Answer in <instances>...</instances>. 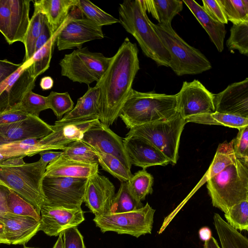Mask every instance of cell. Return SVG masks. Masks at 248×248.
Listing matches in <instances>:
<instances>
[{"instance_id":"6da1fadb","label":"cell","mask_w":248,"mask_h":248,"mask_svg":"<svg viewBox=\"0 0 248 248\" xmlns=\"http://www.w3.org/2000/svg\"><path fill=\"white\" fill-rule=\"evenodd\" d=\"M139 69L137 45L126 37L111 57L107 69L95 84L101 92L100 122L109 126L116 122L132 90Z\"/></svg>"},{"instance_id":"7a4b0ae2","label":"cell","mask_w":248,"mask_h":248,"mask_svg":"<svg viewBox=\"0 0 248 248\" xmlns=\"http://www.w3.org/2000/svg\"><path fill=\"white\" fill-rule=\"evenodd\" d=\"M143 0H125L118 7L119 20L138 42L143 53L158 66L169 67L170 57L148 18Z\"/></svg>"},{"instance_id":"3957f363","label":"cell","mask_w":248,"mask_h":248,"mask_svg":"<svg viewBox=\"0 0 248 248\" xmlns=\"http://www.w3.org/2000/svg\"><path fill=\"white\" fill-rule=\"evenodd\" d=\"M177 112L176 96L132 89L119 114L130 129L145 124L167 119Z\"/></svg>"},{"instance_id":"277c9868","label":"cell","mask_w":248,"mask_h":248,"mask_svg":"<svg viewBox=\"0 0 248 248\" xmlns=\"http://www.w3.org/2000/svg\"><path fill=\"white\" fill-rule=\"evenodd\" d=\"M213 206L225 213L248 199V159L237 158L218 173L207 180Z\"/></svg>"},{"instance_id":"5b68a950","label":"cell","mask_w":248,"mask_h":248,"mask_svg":"<svg viewBox=\"0 0 248 248\" xmlns=\"http://www.w3.org/2000/svg\"><path fill=\"white\" fill-rule=\"evenodd\" d=\"M47 165L39 160L18 166L5 165L0 162V185L16 193L40 214L46 204L42 181Z\"/></svg>"},{"instance_id":"8992f818","label":"cell","mask_w":248,"mask_h":248,"mask_svg":"<svg viewBox=\"0 0 248 248\" xmlns=\"http://www.w3.org/2000/svg\"><path fill=\"white\" fill-rule=\"evenodd\" d=\"M152 25L169 52V67L176 75H196L211 69V64L207 58L199 50L186 42L171 25L153 23Z\"/></svg>"},{"instance_id":"52a82bcc","label":"cell","mask_w":248,"mask_h":248,"mask_svg":"<svg viewBox=\"0 0 248 248\" xmlns=\"http://www.w3.org/2000/svg\"><path fill=\"white\" fill-rule=\"evenodd\" d=\"M186 123L177 111L167 119L134 127L126 136L137 137L148 142L174 165L178 160L180 137Z\"/></svg>"},{"instance_id":"ba28073f","label":"cell","mask_w":248,"mask_h":248,"mask_svg":"<svg viewBox=\"0 0 248 248\" xmlns=\"http://www.w3.org/2000/svg\"><path fill=\"white\" fill-rule=\"evenodd\" d=\"M111 57L90 51L87 47L65 54L59 65L61 75L74 82L88 85L99 81L107 69Z\"/></svg>"},{"instance_id":"9c48e42d","label":"cell","mask_w":248,"mask_h":248,"mask_svg":"<svg viewBox=\"0 0 248 248\" xmlns=\"http://www.w3.org/2000/svg\"><path fill=\"white\" fill-rule=\"evenodd\" d=\"M155 211L147 202L140 209L95 217L93 221L103 233L112 231L138 238L143 235L151 234Z\"/></svg>"},{"instance_id":"30bf717a","label":"cell","mask_w":248,"mask_h":248,"mask_svg":"<svg viewBox=\"0 0 248 248\" xmlns=\"http://www.w3.org/2000/svg\"><path fill=\"white\" fill-rule=\"evenodd\" d=\"M88 178L44 176L42 189L46 204L79 208L84 202Z\"/></svg>"},{"instance_id":"8fae6325","label":"cell","mask_w":248,"mask_h":248,"mask_svg":"<svg viewBox=\"0 0 248 248\" xmlns=\"http://www.w3.org/2000/svg\"><path fill=\"white\" fill-rule=\"evenodd\" d=\"M214 94L198 80L184 81L176 94L177 111L185 120L199 114L213 113Z\"/></svg>"},{"instance_id":"7c38bea8","label":"cell","mask_w":248,"mask_h":248,"mask_svg":"<svg viewBox=\"0 0 248 248\" xmlns=\"http://www.w3.org/2000/svg\"><path fill=\"white\" fill-rule=\"evenodd\" d=\"M102 27L85 17L75 18L69 15L56 39L58 49L80 48L86 42L103 39Z\"/></svg>"},{"instance_id":"4fadbf2b","label":"cell","mask_w":248,"mask_h":248,"mask_svg":"<svg viewBox=\"0 0 248 248\" xmlns=\"http://www.w3.org/2000/svg\"><path fill=\"white\" fill-rule=\"evenodd\" d=\"M92 148L117 157L128 169L132 164L125 149L123 139L109 126L99 122L90 128L80 140Z\"/></svg>"},{"instance_id":"5bb4252c","label":"cell","mask_w":248,"mask_h":248,"mask_svg":"<svg viewBox=\"0 0 248 248\" xmlns=\"http://www.w3.org/2000/svg\"><path fill=\"white\" fill-rule=\"evenodd\" d=\"M39 231L50 236H57L66 230L77 227L84 220L81 208H67L44 205L40 211Z\"/></svg>"},{"instance_id":"9a60e30c","label":"cell","mask_w":248,"mask_h":248,"mask_svg":"<svg viewBox=\"0 0 248 248\" xmlns=\"http://www.w3.org/2000/svg\"><path fill=\"white\" fill-rule=\"evenodd\" d=\"M115 187L106 176L97 172L87 179L84 202L98 217L110 213Z\"/></svg>"},{"instance_id":"2e32d148","label":"cell","mask_w":248,"mask_h":248,"mask_svg":"<svg viewBox=\"0 0 248 248\" xmlns=\"http://www.w3.org/2000/svg\"><path fill=\"white\" fill-rule=\"evenodd\" d=\"M215 111L248 118V78L214 94Z\"/></svg>"},{"instance_id":"e0dca14e","label":"cell","mask_w":248,"mask_h":248,"mask_svg":"<svg viewBox=\"0 0 248 248\" xmlns=\"http://www.w3.org/2000/svg\"><path fill=\"white\" fill-rule=\"evenodd\" d=\"M53 131L52 125L39 117L29 115L20 121L0 124V144L28 139H42Z\"/></svg>"},{"instance_id":"ac0fdd59","label":"cell","mask_w":248,"mask_h":248,"mask_svg":"<svg viewBox=\"0 0 248 248\" xmlns=\"http://www.w3.org/2000/svg\"><path fill=\"white\" fill-rule=\"evenodd\" d=\"M123 142L132 165L146 169L151 166H166L170 163L158 149L140 138L126 136Z\"/></svg>"},{"instance_id":"d6986e66","label":"cell","mask_w":248,"mask_h":248,"mask_svg":"<svg viewBox=\"0 0 248 248\" xmlns=\"http://www.w3.org/2000/svg\"><path fill=\"white\" fill-rule=\"evenodd\" d=\"M98 119L59 123L52 125L53 131L46 136L50 150L63 151L66 146L77 140H80L90 128L99 123Z\"/></svg>"},{"instance_id":"ffe728a7","label":"cell","mask_w":248,"mask_h":248,"mask_svg":"<svg viewBox=\"0 0 248 248\" xmlns=\"http://www.w3.org/2000/svg\"><path fill=\"white\" fill-rule=\"evenodd\" d=\"M9 245H25L39 231L40 221L8 213L0 217Z\"/></svg>"},{"instance_id":"44dd1931","label":"cell","mask_w":248,"mask_h":248,"mask_svg":"<svg viewBox=\"0 0 248 248\" xmlns=\"http://www.w3.org/2000/svg\"><path fill=\"white\" fill-rule=\"evenodd\" d=\"M101 112V97L100 88L88 86L84 94L78 99L76 106L64 115L59 123L98 119Z\"/></svg>"},{"instance_id":"7402d4cb","label":"cell","mask_w":248,"mask_h":248,"mask_svg":"<svg viewBox=\"0 0 248 248\" xmlns=\"http://www.w3.org/2000/svg\"><path fill=\"white\" fill-rule=\"evenodd\" d=\"M98 164H87L59 157L46 166L44 176L88 178L98 171Z\"/></svg>"},{"instance_id":"603a6c76","label":"cell","mask_w":248,"mask_h":248,"mask_svg":"<svg viewBox=\"0 0 248 248\" xmlns=\"http://www.w3.org/2000/svg\"><path fill=\"white\" fill-rule=\"evenodd\" d=\"M34 11L41 12L46 18L53 34L69 16V11L76 4L77 0H35Z\"/></svg>"},{"instance_id":"cb8c5ba5","label":"cell","mask_w":248,"mask_h":248,"mask_svg":"<svg viewBox=\"0 0 248 248\" xmlns=\"http://www.w3.org/2000/svg\"><path fill=\"white\" fill-rule=\"evenodd\" d=\"M31 0H9L11 10L9 36L7 42L11 45L16 42H22L30 19L29 12Z\"/></svg>"},{"instance_id":"d4e9b609","label":"cell","mask_w":248,"mask_h":248,"mask_svg":"<svg viewBox=\"0 0 248 248\" xmlns=\"http://www.w3.org/2000/svg\"><path fill=\"white\" fill-rule=\"evenodd\" d=\"M208 33L217 50L221 52L224 49V41L226 31L224 24L211 18L195 0H183Z\"/></svg>"},{"instance_id":"484cf974","label":"cell","mask_w":248,"mask_h":248,"mask_svg":"<svg viewBox=\"0 0 248 248\" xmlns=\"http://www.w3.org/2000/svg\"><path fill=\"white\" fill-rule=\"evenodd\" d=\"M35 80L36 78L32 77L28 67L12 86L0 96V112L16 106L24 94L33 89Z\"/></svg>"},{"instance_id":"4316f807","label":"cell","mask_w":248,"mask_h":248,"mask_svg":"<svg viewBox=\"0 0 248 248\" xmlns=\"http://www.w3.org/2000/svg\"><path fill=\"white\" fill-rule=\"evenodd\" d=\"M146 11L151 13L159 24L171 25L173 18L183 7V0H143Z\"/></svg>"},{"instance_id":"83f0119b","label":"cell","mask_w":248,"mask_h":248,"mask_svg":"<svg viewBox=\"0 0 248 248\" xmlns=\"http://www.w3.org/2000/svg\"><path fill=\"white\" fill-rule=\"evenodd\" d=\"M213 223L220 241L221 248H248V239L232 227L217 213Z\"/></svg>"},{"instance_id":"f1b7e54d","label":"cell","mask_w":248,"mask_h":248,"mask_svg":"<svg viewBox=\"0 0 248 248\" xmlns=\"http://www.w3.org/2000/svg\"><path fill=\"white\" fill-rule=\"evenodd\" d=\"M186 122L206 124H217L232 128H239L248 125V118L245 117L214 112L204 113L189 117Z\"/></svg>"},{"instance_id":"f546056e","label":"cell","mask_w":248,"mask_h":248,"mask_svg":"<svg viewBox=\"0 0 248 248\" xmlns=\"http://www.w3.org/2000/svg\"><path fill=\"white\" fill-rule=\"evenodd\" d=\"M66 20L53 33L45 45L34 54L32 58L33 63L29 67V71L33 78L36 79L38 76L41 75L48 69L52 57L54 43Z\"/></svg>"},{"instance_id":"4dcf8cb0","label":"cell","mask_w":248,"mask_h":248,"mask_svg":"<svg viewBox=\"0 0 248 248\" xmlns=\"http://www.w3.org/2000/svg\"><path fill=\"white\" fill-rule=\"evenodd\" d=\"M236 157L233 148V141H227L219 144L213 161L206 175V180L214 176L233 163Z\"/></svg>"},{"instance_id":"1f68e13d","label":"cell","mask_w":248,"mask_h":248,"mask_svg":"<svg viewBox=\"0 0 248 248\" xmlns=\"http://www.w3.org/2000/svg\"><path fill=\"white\" fill-rule=\"evenodd\" d=\"M154 178L145 169L136 172L126 182L128 188L138 202H141L149 194H152Z\"/></svg>"},{"instance_id":"d6a6232c","label":"cell","mask_w":248,"mask_h":248,"mask_svg":"<svg viewBox=\"0 0 248 248\" xmlns=\"http://www.w3.org/2000/svg\"><path fill=\"white\" fill-rule=\"evenodd\" d=\"M60 157L87 164H98V158L90 146L81 140L68 144L62 151Z\"/></svg>"},{"instance_id":"836d02e7","label":"cell","mask_w":248,"mask_h":248,"mask_svg":"<svg viewBox=\"0 0 248 248\" xmlns=\"http://www.w3.org/2000/svg\"><path fill=\"white\" fill-rule=\"evenodd\" d=\"M75 6L86 18L99 26L120 23L118 19L105 12L89 0H77Z\"/></svg>"},{"instance_id":"e575fe53","label":"cell","mask_w":248,"mask_h":248,"mask_svg":"<svg viewBox=\"0 0 248 248\" xmlns=\"http://www.w3.org/2000/svg\"><path fill=\"white\" fill-rule=\"evenodd\" d=\"M45 16L41 12L34 11L30 19V25L22 43L25 48L24 62L31 59L35 53L36 41L41 33Z\"/></svg>"},{"instance_id":"d590c367","label":"cell","mask_w":248,"mask_h":248,"mask_svg":"<svg viewBox=\"0 0 248 248\" xmlns=\"http://www.w3.org/2000/svg\"><path fill=\"white\" fill-rule=\"evenodd\" d=\"M96 155L98 164L102 169L122 182H127L133 175L117 157L97 151L91 147Z\"/></svg>"},{"instance_id":"8d00e7d4","label":"cell","mask_w":248,"mask_h":248,"mask_svg":"<svg viewBox=\"0 0 248 248\" xmlns=\"http://www.w3.org/2000/svg\"><path fill=\"white\" fill-rule=\"evenodd\" d=\"M143 206L141 202L137 201L132 195L128 188L126 182H122L117 193L114 196L110 213L129 212L140 209Z\"/></svg>"},{"instance_id":"74e56055","label":"cell","mask_w":248,"mask_h":248,"mask_svg":"<svg viewBox=\"0 0 248 248\" xmlns=\"http://www.w3.org/2000/svg\"><path fill=\"white\" fill-rule=\"evenodd\" d=\"M228 21L233 24L248 22V0H217Z\"/></svg>"},{"instance_id":"f35d334b","label":"cell","mask_w":248,"mask_h":248,"mask_svg":"<svg viewBox=\"0 0 248 248\" xmlns=\"http://www.w3.org/2000/svg\"><path fill=\"white\" fill-rule=\"evenodd\" d=\"M226 46L231 51L238 50L245 55L248 54V22L233 24Z\"/></svg>"},{"instance_id":"ab89813d","label":"cell","mask_w":248,"mask_h":248,"mask_svg":"<svg viewBox=\"0 0 248 248\" xmlns=\"http://www.w3.org/2000/svg\"><path fill=\"white\" fill-rule=\"evenodd\" d=\"M7 205L9 213L18 216L31 217L40 221V215L36 209L10 189L7 196Z\"/></svg>"},{"instance_id":"60d3db41","label":"cell","mask_w":248,"mask_h":248,"mask_svg":"<svg viewBox=\"0 0 248 248\" xmlns=\"http://www.w3.org/2000/svg\"><path fill=\"white\" fill-rule=\"evenodd\" d=\"M14 108L28 115L37 117L42 111L48 109L46 97L35 93L32 91L27 92L20 102Z\"/></svg>"},{"instance_id":"b9f144b4","label":"cell","mask_w":248,"mask_h":248,"mask_svg":"<svg viewBox=\"0 0 248 248\" xmlns=\"http://www.w3.org/2000/svg\"><path fill=\"white\" fill-rule=\"evenodd\" d=\"M226 222L236 230H248V199L231 207L225 213Z\"/></svg>"},{"instance_id":"7bdbcfd3","label":"cell","mask_w":248,"mask_h":248,"mask_svg":"<svg viewBox=\"0 0 248 248\" xmlns=\"http://www.w3.org/2000/svg\"><path fill=\"white\" fill-rule=\"evenodd\" d=\"M46 101L48 108L52 110L58 121L74 108V103L68 92L52 91L46 96Z\"/></svg>"},{"instance_id":"ee69618b","label":"cell","mask_w":248,"mask_h":248,"mask_svg":"<svg viewBox=\"0 0 248 248\" xmlns=\"http://www.w3.org/2000/svg\"><path fill=\"white\" fill-rule=\"evenodd\" d=\"M232 140L233 148L236 158L248 159V125L239 128Z\"/></svg>"},{"instance_id":"f6af8a7d","label":"cell","mask_w":248,"mask_h":248,"mask_svg":"<svg viewBox=\"0 0 248 248\" xmlns=\"http://www.w3.org/2000/svg\"><path fill=\"white\" fill-rule=\"evenodd\" d=\"M62 237L63 248H86L83 237L77 227L66 230Z\"/></svg>"},{"instance_id":"bcb514c9","label":"cell","mask_w":248,"mask_h":248,"mask_svg":"<svg viewBox=\"0 0 248 248\" xmlns=\"http://www.w3.org/2000/svg\"><path fill=\"white\" fill-rule=\"evenodd\" d=\"M202 8L214 20L223 24H227L225 15L217 0H202Z\"/></svg>"},{"instance_id":"7dc6e473","label":"cell","mask_w":248,"mask_h":248,"mask_svg":"<svg viewBox=\"0 0 248 248\" xmlns=\"http://www.w3.org/2000/svg\"><path fill=\"white\" fill-rule=\"evenodd\" d=\"M10 15L9 0H0V32L6 41L9 36Z\"/></svg>"},{"instance_id":"c3c4849f","label":"cell","mask_w":248,"mask_h":248,"mask_svg":"<svg viewBox=\"0 0 248 248\" xmlns=\"http://www.w3.org/2000/svg\"><path fill=\"white\" fill-rule=\"evenodd\" d=\"M32 63L33 61L32 58L27 61L24 62L16 71L1 82L0 83V96L3 92L11 87L23 72L27 68L31 66Z\"/></svg>"},{"instance_id":"681fc988","label":"cell","mask_w":248,"mask_h":248,"mask_svg":"<svg viewBox=\"0 0 248 248\" xmlns=\"http://www.w3.org/2000/svg\"><path fill=\"white\" fill-rule=\"evenodd\" d=\"M29 115L15 108L0 112V124H10L20 121Z\"/></svg>"},{"instance_id":"f907efd6","label":"cell","mask_w":248,"mask_h":248,"mask_svg":"<svg viewBox=\"0 0 248 248\" xmlns=\"http://www.w3.org/2000/svg\"><path fill=\"white\" fill-rule=\"evenodd\" d=\"M7 60H0V83L11 75L21 66Z\"/></svg>"},{"instance_id":"816d5d0a","label":"cell","mask_w":248,"mask_h":248,"mask_svg":"<svg viewBox=\"0 0 248 248\" xmlns=\"http://www.w3.org/2000/svg\"><path fill=\"white\" fill-rule=\"evenodd\" d=\"M50 26L45 17L43 27L35 46V53L38 51L50 39L53 35Z\"/></svg>"},{"instance_id":"f5cc1de1","label":"cell","mask_w":248,"mask_h":248,"mask_svg":"<svg viewBox=\"0 0 248 248\" xmlns=\"http://www.w3.org/2000/svg\"><path fill=\"white\" fill-rule=\"evenodd\" d=\"M9 189L0 185V217L9 213L7 205V196Z\"/></svg>"},{"instance_id":"db71d44e","label":"cell","mask_w":248,"mask_h":248,"mask_svg":"<svg viewBox=\"0 0 248 248\" xmlns=\"http://www.w3.org/2000/svg\"><path fill=\"white\" fill-rule=\"evenodd\" d=\"M62 153V152H54L51 150L42 151L39 153L40 155L39 160L48 165L51 162L59 158Z\"/></svg>"},{"instance_id":"11a10c76","label":"cell","mask_w":248,"mask_h":248,"mask_svg":"<svg viewBox=\"0 0 248 248\" xmlns=\"http://www.w3.org/2000/svg\"><path fill=\"white\" fill-rule=\"evenodd\" d=\"M198 233L200 240L204 242L208 241L212 237L211 230L206 226L200 228Z\"/></svg>"},{"instance_id":"9f6ffc18","label":"cell","mask_w":248,"mask_h":248,"mask_svg":"<svg viewBox=\"0 0 248 248\" xmlns=\"http://www.w3.org/2000/svg\"><path fill=\"white\" fill-rule=\"evenodd\" d=\"M23 157L20 156L7 159L0 162L5 165L8 166H18L24 164Z\"/></svg>"},{"instance_id":"6f0895ef","label":"cell","mask_w":248,"mask_h":248,"mask_svg":"<svg viewBox=\"0 0 248 248\" xmlns=\"http://www.w3.org/2000/svg\"><path fill=\"white\" fill-rule=\"evenodd\" d=\"M53 83L54 81L52 78L46 76L41 79L40 85L43 90H48L52 88Z\"/></svg>"},{"instance_id":"680465c9","label":"cell","mask_w":248,"mask_h":248,"mask_svg":"<svg viewBox=\"0 0 248 248\" xmlns=\"http://www.w3.org/2000/svg\"><path fill=\"white\" fill-rule=\"evenodd\" d=\"M203 248H221L217 240L213 236L210 240L204 242Z\"/></svg>"},{"instance_id":"91938a15","label":"cell","mask_w":248,"mask_h":248,"mask_svg":"<svg viewBox=\"0 0 248 248\" xmlns=\"http://www.w3.org/2000/svg\"><path fill=\"white\" fill-rule=\"evenodd\" d=\"M0 244L9 245V243L8 242L7 240L6 239V236L5 235L3 224L0 220Z\"/></svg>"},{"instance_id":"94428289","label":"cell","mask_w":248,"mask_h":248,"mask_svg":"<svg viewBox=\"0 0 248 248\" xmlns=\"http://www.w3.org/2000/svg\"><path fill=\"white\" fill-rule=\"evenodd\" d=\"M52 248H63L62 233L59 235V237Z\"/></svg>"},{"instance_id":"6125c7cd","label":"cell","mask_w":248,"mask_h":248,"mask_svg":"<svg viewBox=\"0 0 248 248\" xmlns=\"http://www.w3.org/2000/svg\"><path fill=\"white\" fill-rule=\"evenodd\" d=\"M24 248H29V247H24Z\"/></svg>"}]
</instances>
